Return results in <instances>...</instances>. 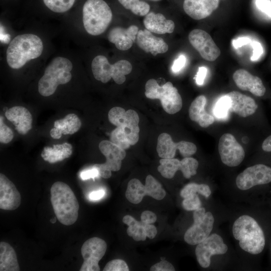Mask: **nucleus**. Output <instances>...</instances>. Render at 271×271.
Masks as SVG:
<instances>
[{
  "label": "nucleus",
  "mask_w": 271,
  "mask_h": 271,
  "mask_svg": "<svg viewBox=\"0 0 271 271\" xmlns=\"http://www.w3.org/2000/svg\"><path fill=\"white\" fill-rule=\"evenodd\" d=\"M108 120L116 127L110 135V141L126 150L137 143L139 139V116L137 112L129 109L125 111L120 107L111 108L108 113Z\"/></svg>",
  "instance_id": "obj_1"
},
{
  "label": "nucleus",
  "mask_w": 271,
  "mask_h": 271,
  "mask_svg": "<svg viewBox=\"0 0 271 271\" xmlns=\"http://www.w3.org/2000/svg\"><path fill=\"white\" fill-rule=\"evenodd\" d=\"M50 194L51 202L58 221L67 226L75 223L79 205L71 188L64 182H56L51 186Z\"/></svg>",
  "instance_id": "obj_2"
},
{
  "label": "nucleus",
  "mask_w": 271,
  "mask_h": 271,
  "mask_svg": "<svg viewBox=\"0 0 271 271\" xmlns=\"http://www.w3.org/2000/svg\"><path fill=\"white\" fill-rule=\"evenodd\" d=\"M43 50L41 39L33 34L18 35L10 42L6 52L7 61L13 69H20L29 61L39 57Z\"/></svg>",
  "instance_id": "obj_3"
},
{
  "label": "nucleus",
  "mask_w": 271,
  "mask_h": 271,
  "mask_svg": "<svg viewBox=\"0 0 271 271\" xmlns=\"http://www.w3.org/2000/svg\"><path fill=\"white\" fill-rule=\"evenodd\" d=\"M233 235L239 241L240 247L244 251L257 254L263 249L265 238L263 232L256 220L248 215H242L234 222Z\"/></svg>",
  "instance_id": "obj_4"
},
{
  "label": "nucleus",
  "mask_w": 271,
  "mask_h": 271,
  "mask_svg": "<svg viewBox=\"0 0 271 271\" xmlns=\"http://www.w3.org/2000/svg\"><path fill=\"white\" fill-rule=\"evenodd\" d=\"M73 65L67 58H54L46 67L38 82V91L43 96H49L55 92L58 86L65 84L71 79Z\"/></svg>",
  "instance_id": "obj_5"
},
{
  "label": "nucleus",
  "mask_w": 271,
  "mask_h": 271,
  "mask_svg": "<svg viewBox=\"0 0 271 271\" xmlns=\"http://www.w3.org/2000/svg\"><path fill=\"white\" fill-rule=\"evenodd\" d=\"M83 23L86 32L93 36L103 33L110 23L112 14L103 0H87L83 7Z\"/></svg>",
  "instance_id": "obj_6"
},
{
  "label": "nucleus",
  "mask_w": 271,
  "mask_h": 271,
  "mask_svg": "<svg viewBox=\"0 0 271 271\" xmlns=\"http://www.w3.org/2000/svg\"><path fill=\"white\" fill-rule=\"evenodd\" d=\"M145 94L148 98L160 99L164 110L169 114H175L182 107L181 96L171 82L160 86L155 79H150L146 83Z\"/></svg>",
  "instance_id": "obj_7"
},
{
  "label": "nucleus",
  "mask_w": 271,
  "mask_h": 271,
  "mask_svg": "<svg viewBox=\"0 0 271 271\" xmlns=\"http://www.w3.org/2000/svg\"><path fill=\"white\" fill-rule=\"evenodd\" d=\"M91 69L97 80L105 83L112 78L116 83L121 84L125 81V75L131 72L132 65L125 60H121L110 64L106 57L98 55L92 62Z\"/></svg>",
  "instance_id": "obj_8"
},
{
  "label": "nucleus",
  "mask_w": 271,
  "mask_h": 271,
  "mask_svg": "<svg viewBox=\"0 0 271 271\" xmlns=\"http://www.w3.org/2000/svg\"><path fill=\"white\" fill-rule=\"evenodd\" d=\"M194 223L186 231L184 239L190 245H196L206 239L211 233L214 222L210 212H206L204 208H199L193 212Z\"/></svg>",
  "instance_id": "obj_9"
},
{
  "label": "nucleus",
  "mask_w": 271,
  "mask_h": 271,
  "mask_svg": "<svg viewBox=\"0 0 271 271\" xmlns=\"http://www.w3.org/2000/svg\"><path fill=\"white\" fill-rule=\"evenodd\" d=\"M99 149L105 157L106 162L103 164H95L99 174V176L104 179L109 178L111 171H119L121 166V162L126 156L125 150L110 141L103 140L99 144Z\"/></svg>",
  "instance_id": "obj_10"
},
{
  "label": "nucleus",
  "mask_w": 271,
  "mask_h": 271,
  "mask_svg": "<svg viewBox=\"0 0 271 271\" xmlns=\"http://www.w3.org/2000/svg\"><path fill=\"white\" fill-rule=\"evenodd\" d=\"M107 249L106 242L102 239L94 237L85 241L81 252L83 262L80 271H99V260L104 255Z\"/></svg>",
  "instance_id": "obj_11"
},
{
  "label": "nucleus",
  "mask_w": 271,
  "mask_h": 271,
  "mask_svg": "<svg viewBox=\"0 0 271 271\" xmlns=\"http://www.w3.org/2000/svg\"><path fill=\"white\" fill-rule=\"evenodd\" d=\"M177 150H179L181 155L185 158L194 155L197 151V147L194 144L185 141L175 143L171 136L167 133H162L159 136L157 152L160 158H174Z\"/></svg>",
  "instance_id": "obj_12"
},
{
  "label": "nucleus",
  "mask_w": 271,
  "mask_h": 271,
  "mask_svg": "<svg viewBox=\"0 0 271 271\" xmlns=\"http://www.w3.org/2000/svg\"><path fill=\"white\" fill-rule=\"evenodd\" d=\"M158 170L161 175L167 179L173 178L176 172L180 170L184 177L190 178L197 173L199 163L197 160L192 157H185L181 161L177 159H161Z\"/></svg>",
  "instance_id": "obj_13"
},
{
  "label": "nucleus",
  "mask_w": 271,
  "mask_h": 271,
  "mask_svg": "<svg viewBox=\"0 0 271 271\" xmlns=\"http://www.w3.org/2000/svg\"><path fill=\"white\" fill-rule=\"evenodd\" d=\"M218 152L223 164L233 167L238 166L243 160L245 152L242 147L231 134H223L220 138Z\"/></svg>",
  "instance_id": "obj_14"
},
{
  "label": "nucleus",
  "mask_w": 271,
  "mask_h": 271,
  "mask_svg": "<svg viewBox=\"0 0 271 271\" xmlns=\"http://www.w3.org/2000/svg\"><path fill=\"white\" fill-rule=\"evenodd\" d=\"M227 250V246L223 242L222 237L216 233H213L198 244L195 249V254L200 266L207 268L210 264L211 256L224 254Z\"/></svg>",
  "instance_id": "obj_15"
},
{
  "label": "nucleus",
  "mask_w": 271,
  "mask_h": 271,
  "mask_svg": "<svg viewBox=\"0 0 271 271\" xmlns=\"http://www.w3.org/2000/svg\"><path fill=\"white\" fill-rule=\"evenodd\" d=\"M270 182L271 168L263 164H257L246 168L236 179V186L241 190Z\"/></svg>",
  "instance_id": "obj_16"
},
{
  "label": "nucleus",
  "mask_w": 271,
  "mask_h": 271,
  "mask_svg": "<svg viewBox=\"0 0 271 271\" xmlns=\"http://www.w3.org/2000/svg\"><path fill=\"white\" fill-rule=\"evenodd\" d=\"M188 39L192 46L207 61H214L220 55V50L204 30H193L188 35Z\"/></svg>",
  "instance_id": "obj_17"
},
{
  "label": "nucleus",
  "mask_w": 271,
  "mask_h": 271,
  "mask_svg": "<svg viewBox=\"0 0 271 271\" xmlns=\"http://www.w3.org/2000/svg\"><path fill=\"white\" fill-rule=\"evenodd\" d=\"M21 203V196L15 184L4 174H0V208L14 210Z\"/></svg>",
  "instance_id": "obj_18"
},
{
  "label": "nucleus",
  "mask_w": 271,
  "mask_h": 271,
  "mask_svg": "<svg viewBox=\"0 0 271 271\" xmlns=\"http://www.w3.org/2000/svg\"><path fill=\"white\" fill-rule=\"evenodd\" d=\"M232 77L236 86L242 90L248 91L259 97L263 96L265 92V88L261 79L246 70H236Z\"/></svg>",
  "instance_id": "obj_19"
},
{
  "label": "nucleus",
  "mask_w": 271,
  "mask_h": 271,
  "mask_svg": "<svg viewBox=\"0 0 271 271\" xmlns=\"http://www.w3.org/2000/svg\"><path fill=\"white\" fill-rule=\"evenodd\" d=\"M136 43L144 51L151 53L155 56L166 53L169 48L168 44L162 38L154 36L147 29L139 30Z\"/></svg>",
  "instance_id": "obj_20"
},
{
  "label": "nucleus",
  "mask_w": 271,
  "mask_h": 271,
  "mask_svg": "<svg viewBox=\"0 0 271 271\" xmlns=\"http://www.w3.org/2000/svg\"><path fill=\"white\" fill-rule=\"evenodd\" d=\"M138 31L139 28L135 25H131L127 28L113 27L108 33V39L118 49L127 50L131 47L135 42Z\"/></svg>",
  "instance_id": "obj_21"
},
{
  "label": "nucleus",
  "mask_w": 271,
  "mask_h": 271,
  "mask_svg": "<svg viewBox=\"0 0 271 271\" xmlns=\"http://www.w3.org/2000/svg\"><path fill=\"white\" fill-rule=\"evenodd\" d=\"M219 4V0H184L183 9L191 18L199 20L209 16Z\"/></svg>",
  "instance_id": "obj_22"
},
{
  "label": "nucleus",
  "mask_w": 271,
  "mask_h": 271,
  "mask_svg": "<svg viewBox=\"0 0 271 271\" xmlns=\"http://www.w3.org/2000/svg\"><path fill=\"white\" fill-rule=\"evenodd\" d=\"M231 100L229 111L239 116L246 117L255 113L257 105L251 97L238 91H233L226 94Z\"/></svg>",
  "instance_id": "obj_23"
},
{
  "label": "nucleus",
  "mask_w": 271,
  "mask_h": 271,
  "mask_svg": "<svg viewBox=\"0 0 271 271\" xmlns=\"http://www.w3.org/2000/svg\"><path fill=\"white\" fill-rule=\"evenodd\" d=\"M5 115L20 134H26L31 129L32 116L26 108L21 106H14L6 111Z\"/></svg>",
  "instance_id": "obj_24"
},
{
  "label": "nucleus",
  "mask_w": 271,
  "mask_h": 271,
  "mask_svg": "<svg viewBox=\"0 0 271 271\" xmlns=\"http://www.w3.org/2000/svg\"><path fill=\"white\" fill-rule=\"evenodd\" d=\"M81 126V120L76 114H68L63 118L55 121L54 127L50 130V134L53 139H59L62 134H72L76 133Z\"/></svg>",
  "instance_id": "obj_25"
},
{
  "label": "nucleus",
  "mask_w": 271,
  "mask_h": 271,
  "mask_svg": "<svg viewBox=\"0 0 271 271\" xmlns=\"http://www.w3.org/2000/svg\"><path fill=\"white\" fill-rule=\"evenodd\" d=\"M207 99L204 95L197 96L191 103L189 109V115L191 120L196 122L202 127H207L213 124L214 118L205 109Z\"/></svg>",
  "instance_id": "obj_26"
},
{
  "label": "nucleus",
  "mask_w": 271,
  "mask_h": 271,
  "mask_svg": "<svg viewBox=\"0 0 271 271\" xmlns=\"http://www.w3.org/2000/svg\"><path fill=\"white\" fill-rule=\"evenodd\" d=\"M143 23L146 29L158 34L172 33L175 28L173 21L167 20L161 13L156 14L153 12L145 16Z\"/></svg>",
  "instance_id": "obj_27"
},
{
  "label": "nucleus",
  "mask_w": 271,
  "mask_h": 271,
  "mask_svg": "<svg viewBox=\"0 0 271 271\" xmlns=\"http://www.w3.org/2000/svg\"><path fill=\"white\" fill-rule=\"evenodd\" d=\"M72 154V145L64 143L54 145L53 147H45L42 152L41 157L44 161L53 164L70 157Z\"/></svg>",
  "instance_id": "obj_28"
},
{
  "label": "nucleus",
  "mask_w": 271,
  "mask_h": 271,
  "mask_svg": "<svg viewBox=\"0 0 271 271\" xmlns=\"http://www.w3.org/2000/svg\"><path fill=\"white\" fill-rule=\"evenodd\" d=\"M20 266L17 254L14 248L8 243L0 242V270L19 271Z\"/></svg>",
  "instance_id": "obj_29"
},
{
  "label": "nucleus",
  "mask_w": 271,
  "mask_h": 271,
  "mask_svg": "<svg viewBox=\"0 0 271 271\" xmlns=\"http://www.w3.org/2000/svg\"><path fill=\"white\" fill-rule=\"evenodd\" d=\"M147 195L145 185L137 179L130 180L127 184L125 197L132 204L140 203L144 197Z\"/></svg>",
  "instance_id": "obj_30"
},
{
  "label": "nucleus",
  "mask_w": 271,
  "mask_h": 271,
  "mask_svg": "<svg viewBox=\"0 0 271 271\" xmlns=\"http://www.w3.org/2000/svg\"><path fill=\"white\" fill-rule=\"evenodd\" d=\"M145 189L146 195L161 200L166 196V193L162 185L152 175H148L146 178Z\"/></svg>",
  "instance_id": "obj_31"
},
{
  "label": "nucleus",
  "mask_w": 271,
  "mask_h": 271,
  "mask_svg": "<svg viewBox=\"0 0 271 271\" xmlns=\"http://www.w3.org/2000/svg\"><path fill=\"white\" fill-rule=\"evenodd\" d=\"M126 9L138 16H144L149 13L150 5L146 2L140 0H118Z\"/></svg>",
  "instance_id": "obj_32"
},
{
  "label": "nucleus",
  "mask_w": 271,
  "mask_h": 271,
  "mask_svg": "<svg viewBox=\"0 0 271 271\" xmlns=\"http://www.w3.org/2000/svg\"><path fill=\"white\" fill-rule=\"evenodd\" d=\"M196 193L208 198L210 195L211 191L209 186L206 184L191 183L183 187L180 191V196L185 198Z\"/></svg>",
  "instance_id": "obj_33"
},
{
  "label": "nucleus",
  "mask_w": 271,
  "mask_h": 271,
  "mask_svg": "<svg viewBox=\"0 0 271 271\" xmlns=\"http://www.w3.org/2000/svg\"><path fill=\"white\" fill-rule=\"evenodd\" d=\"M231 105L230 97L226 95L221 96L217 101L214 109L213 113L218 118H225L227 117Z\"/></svg>",
  "instance_id": "obj_34"
},
{
  "label": "nucleus",
  "mask_w": 271,
  "mask_h": 271,
  "mask_svg": "<svg viewBox=\"0 0 271 271\" xmlns=\"http://www.w3.org/2000/svg\"><path fill=\"white\" fill-rule=\"evenodd\" d=\"M75 0H43L45 5L55 13H64L71 8Z\"/></svg>",
  "instance_id": "obj_35"
},
{
  "label": "nucleus",
  "mask_w": 271,
  "mask_h": 271,
  "mask_svg": "<svg viewBox=\"0 0 271 271\" xmlns=\"http://www.w3.org/2000/svg\"><path fill=\"white\" fill-rule=\"evenodd\" d=\"M201 205V201L196 194L191 195L184 198L182 202L183 208L187 211H194L200 208Z\"/></svg>",
  "instance_id": "obj_36"
},
{
  "label": "nucleus",
  "mask_w": 271,
  "mask_h": 271,
  "mask_svg": "<svg viewBox=\"0 0 271 271\" xmlns=\"http://www.w3.org/2000/svg\"><path fill=\"white\" fill-rule=\"evenodd\" d=\"M103 271H128L129 268L126 262L121 259H116L107 263Z\"/></svg>",
  "instance_id": "obj_37"
},
{
  "label": "nucleus",
  "mask_w": 271,
  "mask_h": 271,
  "mask_svg": "<svg viewBox=\"0 0 271 271\" xmlns=\"http://www.w3.org/2000/svg\"><path fill=\"white\" fill-rule=\"evenodd\" d=\"M14 133L12 130L3 121V117H0V142L3 144H8L13 140Z\"/></svg>",
  "instance_id": "obj_38"
},
{
  "label": "nucleus",
  "mask_w": 271,
  "mask_h": 271,
  "mask_svg": "<svg viewBox=\"0 0 271 271\" xmlns=\"http://www.w3.org/2000/svg\"><path fill=\"white\" fill-rule=\"evenodd\" d=\"M175 270L173 265L165 260H161V261L152 265L150 268L151 271H174Z\"/></svg>",
  "instance_id": "obj_39"
},
{
  "label": "nucleus",
  "mask_w": 271,
  "mask_h": 271,
  "mask_svg": "<svg viewBox=\"0 0 271 271\" xmlns=\"http://www.w3.org/2000/svg\"><path fill=\"white\" fill-rule=\"evenodd\" d=\"M186 62V58L183 54L180 55L174 62L172 70L174 73L180 71L185 66Z\"/></svg>",
  "instance_id": "obj_40"
},
{
  "label": "nucleus",
  "mask_w": 271,
  "mask_h": 271,
  "mask_svg": "<svg viewBox=\"0 0 271 271\" xmlns=\"http://www.w3.org/2000/svg\"><path fill=\"white\" fill-rule=\"evenodd\" d=\"M80 177L83 180L92 178L93 180L99 176V171L98 169L94 167L91 169L85 170L80 173Z\"/></svg>",
  "instance_id": "obj_41"
},
{
  "label": "nucleus",
  "mask_w": 271,
  "mask_h": 271,
  "mask_svg": "<svg viewBox=\"0 0 271 271\" xmlns=\"http://www.w3.org/2000/svg\"><path fill=\"white\" fill-rule=\"evenodd\" d=\"M257 7L271 18V2L268 0H256Z\"/></svg>",
  "instance_id": "obj_42"
},
{
  "label": "nucleus",
  "mask_w": 271,
  "mask_h": 271,
  "mask_svg": "<svg viewBox=\"0 0 271 271\" xmlns=\"http://www.w3.org/2000/svg\"><path fill=\"white\" fill-rule=\"evenodd\" d=\"M251 44L253 49V53L250 59L252 61H256L263 53L262 47L261 44L257 41H253L251 42Z\"/></svg>",
  "instance_id": "obj_43"
},
{
  "label": "nucleus",
  "mask_w": 271,
  "mask_h": 271,
  "mask_svg": "<svg viewBox=\"0 0 271 271\" xmlns=\"http://www.w3.org/2000/svg\"><path fill=\"white\" fill-rule=\"evenodd\" d=\"M141 219L144 223L152 224L157 220V216L154 212L147 210L142 213Z\"/></svg>",
  "instance_id": "obj_44"
},
{
  "label": "nucleus",
  "mask_w": 271,
  "mask_h": 271,
  "mask_svg": "<svg viewBox=\"0 0 271 271\" xmlns=\"http://www.w3.org/2000/svg\"><path fill=\"white\" fill-rule=\"evenodd\" d=\"M207 72V69L205 67H200L195 77L196 83L198 85H202L204 83V79Z\"/></svg>",
  "instance_id": "obj_45"
},
{
  "label": "nucleus",
  "mask_w": 271,
  "mask_h": 271,
  "mask_svg": "<svg viewBox=\"0 0 271 271\" xmlns=\"http://www.w3.org/2000/svg\"><path fill=\"white\" fill-rule=\"evenodd\" d=\"M142 224L146 231L147 236L150 239L154 238L157 233L156 227L152 224L146 223L143 221Z\"/></svg>",
  "instance_id": "obj_46"
},
{
  "label": "nucleus",
  "mask_w": 271,
  "mask_h": 271,
  "mask_svg": "<svg viewBox=\"0 0 271 271\" xmlns=\"http://www.w3.org/2000/svg\"><path fill=\"white\" fill-rule=\"evenodd\" d=\"M140 227L136 233L132 237L135 241H144L147 236L146 231L142 224V221H140Z\"/></svg>",
  "instance_id": "obj_47"
},
{
  "label": "nucleus",
  "mask_w": 271,
  "mask_h": 271,
  "mask_svg": "<svg viewBox=\"0 0 271 271\" xmlns=\"http://www.w3.org/2000/svg\"><path fill=\"white\" fill-rule=\"evenodd\" d=\"M251 40L248 37H240L232 40V45L235 49H238L242 46L248 44Z\"/></svg>",
  "instance_id": "obj_48"
},
{
  "label": "nucleus",
  "mask_w": 271,
  "mask_h": 271,
  "mask_svg": "<svg viewBox=\"0 0 271 271\" xmlns=\"http://www.w3.org/2000/svg\"><path fill=\"white\" fill-rule=\"evenodd\" d=\"M104 194L105 191L102 189L93 191L89 194V199L91 201H97L101 199Z\"/></svg>",
  "instance_id": "obj_49"
},
{
  "label": "nucleus",
  "mask_w": 271,
  "mask_h": 271,
  "mask_svg": "<svg viewBox=\"0 0 271 271\" xmlns=\"http://www.w3.org/2000/svg\"><path fill=\"white\" fill-rule=\"evenodd\" d=\"M262 149L265 152H271V135L264 140L262 144Z\"/></svg>",
  "instance_id": "obj_50"
},
{
  "label": "nucleus",
  "mask_w": 271,
  "mask_h": 271,
  "mask_svg": "<svg viewBox=\"0 0 271 271\" xmlns=\"http://www.w3.org/2000/svg\"><path fill=\"white\" fill-rule=\"evenodd\" d=\"M122 221L124 223L129 226L137 222L138 221L136 220L132 216L127 215L124 216L122 218Z\"/></svg>",
  "instance_id": "obj_51"
},
{
  "label": "nucleus",
  "mask_w": 271,
  "mask_h": 271,
  "mask_svg": "<svg viewBox=\"0 0 271 271\" xmlns=\"http://www.w3.org/2000/svg\"><path fill=\"white\" fill-rule=\"evenodd\" d=\"M56 219L57 217H54L53 218H52L51 220H50V222L52 223H54L56 222Z\"/></svg>",
  "instance_id": "obj_52"
},
{
  "label": "nucleus",
  "mask_w": 271,
  "mask_h": 271,
  "mask_svg": "<svg viewBox=\"0 0 271 271\" xmlns=\"http://www.w3.org/2000/svg\"><path fill=\"white\" fill-rule=\"evenodd\" d=\"M151 1H161V0H151Z\"/></svg>",
  "instance_id": "obj_53"
}]
</instances>
